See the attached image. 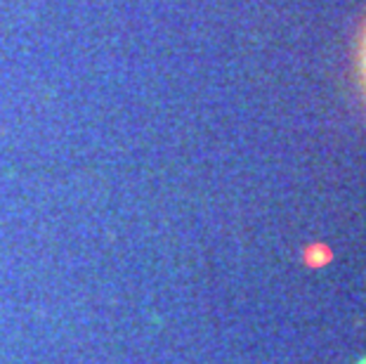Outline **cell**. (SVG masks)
Segmentation results:
<instances>
[{"label": "cell", "mask_w": 366, "mask_h": 364, "mask_svg": "<svg viewBox=\"0 0 366 364\" xmlns=\"http://www.w3.org/2000/svg\"><path fill=\"white\" fill-rule=\"evenodd\" d=\"M364 76H366V38H364Z\"/></svg>", "instance_id": "1"}]
</instances>
